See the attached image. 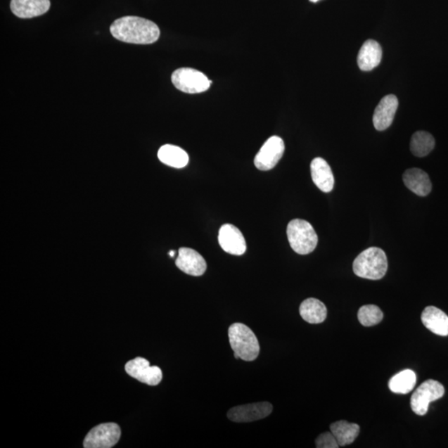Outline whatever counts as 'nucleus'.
I'll return each instance as SVG.
<instances>
[{
    "mask_svg": "<svg viewBox=\"0 0 448 448\" xmlns=\"http://www.w3.org/2000/svg\"><path fill=\"white\" fill-rule=\"evenodd\" d=\"M174 254H175V252H174V251H170V252H169V255L170 257H174Z\"/></svg>",
    "mask_w": 448,
    "mask_h": 448,
    "instance_id": "nucleus-26",
    "label": "nucleus"
},
{
    "mask_svg": "<svg viewBox=\"0 0 448 448\" xmlns=\"http://www.w3.org/2000/svg\"><path fill=\"white\" fill-rule=\"evenodd\" d=\"M422 322L433 333L440 336L448 335V316L445 312L435 307H428L422 313Z\"/></svg>",
    "mask_w": 448,
    "mask_h": 448,
    "instance_id": "nucleus-18",
    "label": "nucleus"
},
{
    "mask_svg": "<svg viewBox=\"0 0 448 448\" xmlns=\"http://www.w3.org/2000/svg\"><path fill=\"white\" fill-rule=\"evenodd\" d=\"M288 241L293 250L301 255L315 250L318 237L315 229L310 223L303 219H293L290 222L286 229Z\"/></svg>",
    "mask_w": 448,
    "mask_h": 448,
    "instance_id": "nucleus-4",
    "label": "nucleus"
},
{
    "mask_svg": "<svg viewBox=\"0 0 448 448\" xmlns=\"http://www.w3.org/2000/svg\"><path fill=\"white\" fill-rule=\"evenodd\" d=\"M300 315L310 324H320L326 319L327 309L318 299L308 298L300 306Z\"/></svg>",
    "mask_w": 448,
    "mask_h": 448,
    "instance_id": "nucleus-19",
    "label": "nucleus"
},
{
    "mask_svg": "<svg viewBox=\"0 0 448 448\" xmlns=\"http://www.w3.org/2000/svg\"><path fill=\"white\" fill-rule=\"evenodd\" d=\"M316 447L317 448H338L340 446L335 436L331 432L321 434L316 438Z\"/></svg>",
    "mask_w": 448,
    "mask_h": 448,
    "instance_id": "nucleus-25",
    "label": "nucleus"
},
{
    "mask_svg": "<svg viewBox=\"0 0 448 448\" xmlns=\"http://www.w3.org/2000/svg\"><path fill=\"white\" fill-rule=\"evenodd\" d=\"M310 1L312 3H316L318 1H320V0H310Z\"/></svg>",
    "mask_w": 448,
    "mask_h": 448,
    "instance_id": "nucleus-27",
    "label": "nucleus"
},
{
    "mask_svg": "<svg viewBox=\"0 0 448 448\" xmlns=\"http://www.w3.org/2000/svg\"><path fill=\"white\" fill-rule=\"evenodd\" d=\"M435 147V140L427 132H415L411 139L410 150L417 157H424L431 153Z\"/></svg>",
    "mask_w": 448,
    "mask_h": 448,
    "instance_id": "nucleus-23",
    "label": "nucleus"
},
{
    "mask_svg": "<svg viewBox=\"0 0 448 448\" xmlns=\"http://www.w3.org/2000/svg\"><path fill=\"white\" fill-rule=\"evenodd\" d=\"M219 243L224 251L232 255L241 256L246 252L247 245L241 231L233 224L222 226Z\"/></svg>",
    "mask_w": 448,
    "mask_h": 448,
    "instance_id": "nucleus-11",
    "label": "nucleus"
},
{
    "mask_svg": "<svg viewBox=\"0 0 448 448\" xmlns=\"http://www.w3.org/2000/svg\"><path fill=\"white\" fill-rule=\"evenodd\" d=\"M172 81L178 90L188 94L206 91L212 83L204 73L188 68L175 70L172 74Z\"/></svg>",
    "mask_w": 448,
    "mask_h": 448,
    "instance_id": "nucleus-5",
    "label": "nucleus"
},
{
    "mask_svg": "<svg viewBox=\"0 0 448 448\" xmlns=\"http://www.w3.org/2000/svg\"><path fill=\"white\" fill-rule=\"evenodd\" d=\"M403 180L406 187L420 197L428 196L432 191L430 178L422 169L414 168L406 170Z\"/></svg>",
    "mask_w": 448,
    "mask_h": 448,
    "instance_id": "nucleus-17",
    "label": "nucleus"
},
{
    "mask_svg": "<svg viewBox=\"0 0 448 448\" xmlns=\"http://www.w3.org/2000/svg\"><path fill=\"white\" fill-rule=\"evenodd\" d=\"M158 158L161 162L174 168H184L188 163V155L179 146L165 145L158 151Z\"/></svg>",
    "mask_w": 448,
    "mask_h": 448,
    "instance_id": "nucleus-20",
    "label": "nucleus"
},
{
    "mask_svg": "<svg viewBox=\"0 0 448 448\" xmlns=\"http://www.w3.org/2000/svg\"><path fill=\"white\" fill-rule=\"evenodd\" d=\"M50 0H11L13 15L20 18H32L44 15L49 11Z\"/></svg>",
    "mask_w": 448,
    "mask_h": 448,
    "instance_id": "nucleus-14",
    "label": "nucleus"
},
{
    "mask_svg": "<svg viewBox=\"0 0 448 448\" xmlns=\"http://www.w3.org/2000/svg\"><path fill=\"white\" fill-rule=\"evenodd\" d=\"M179 269L184 274L200 276L205 274L207 269V263L205 258L193 249L188 248H179V255L175 261Z\"/></svg>",
    "mask_w": 448,
    "mask_h": 448,
    "instance_id": "nucleus-12",
    "label": "nucleus"
},
{
    "mask_svg": "<svg viewBox=\"0 0 448 448\" xmlns=\"http://www.w3.org/2000/svg\"><path fill=\"white\" fill-rule=\"evenodd\" d=\"M388 260L385 251L378 248H369L355 258L353 263L354 274L361 279L380 280L385 276Z\"/></svg>",
    "mask_w": 448,
    "mask_h": 448,
    "instance_id": "nucleus-2",
    "label": "nucleus"
},
{
    "mask_svg": "<svg viewBox=\"0 0 448 448\" xmlns=\"http://www.w3.org/2000/svg\"><path fill=\"white\" fill-rule=\"evenodd\" d=\"M127 373L136 380L151 386H155L162 380L163 373L157 366H151L144 358L137 357L130 360L124 366Z\"/></svg>",
    "mask_w": 448,
    "mask_h": 448,
    "instance_id": "nucleus-9",
    "label": "nucleus"
},
{
    "mask_svg": "<svg viewBox=\"0 0 448 448\" xmlns=\"http://www.w3.org/2000/svg\"><path fill=\"white\" fill-rule=\"evenodd\" d=\"M330 428L340 447L351 444L357 440L359 433L358 424L348 423L344 420L331 424Z\"/></svg>",
    "mask_w": 448,
    "mask_h": 448,
    "instance_id": "nucleus-21",
    "label": "nucleus"
},
{
    "mask_svg": "<svg viewBox=\"0 0 448 448\" xmlns=\"http://www.w3.org/2000/svg\"><path fill=\"white\" fill-rule=\"evenodd\" d=\"M445 394L441 383L428 380L420 385L411 397L410 404L414 412L419 416L428 413L429 404L442 398Z\"/></svg>",
    "mask_w": 448,
    "mask_h": 448,
    "instance_id": "nucleus-6",
    "label": "nucleus"
},
{
    "mask_svg": "<svg viewBox=\"0 0 448 448\" xmlns=\"http://www.w3.org/2000/svg\"><path fill=\"white\" fill-rule=\"evenodd\" d=\"M115 39L133 44H151L159 39L160 31L154 22L136 16H124L110 27Z\"/></svg>",
    "mask_w": 448,
    "mask_h": 448,
    "instance_id": "nucleus-1",
    "label": "nucleus"
},
{
    "mask_svg": "<svg viewBox=\"0 0 448 448\" xmlns=\"http://www.w3.org/2000/svg\"><path fill=\"white\" fill-rule=\"evenodd\" d=\"M284 151L285 144L283 139L276 136H271L255 156L254 165L262 172L274 169L283 157Z\"/></svg>",
    "mask_w": 448,
    "mask_h": 448,
    "instance_id": "nucleus-8",
    "label": "nucleus"
},
{
    "mask_svg": "<svg viewBox=\"0 0 448 448\" xmlns=\"http://www.w3.org/2000/svg\"><path fill=\"white\" fill-rule=\"evenodd\" d=\"M382 54V48L378 41L372 39L364 41L357 58L360 70L369 72L380 65Z\"/></svg>",
    "mask_w": 448,
    "mask_h": 448,
    "instance_id": "nucleus-16",
    "label": "nucleus"
},
{
    "mask_svg": "<svg viewBox=\"0 0 448 448\" xmlns=\"http://www.w3.org/2000/svg\"><path fill=\"white\" fill-rule=\"evenodd\" d=\"M121 428L117 423H109L98 425L91 429L85 437V448H110L118 442L121 437Z\"/></svg>",
    "mask_w": 448,
    "mask_h": 448,
    "instance_id": "nucleus-7",
    "label": "nucleus"
},
{
    "mask_svg": "<svg viewBox=\"0 0 448 448\" xmlns=\"http://www.w3.org/2000/svg\"><path fill=\"white\" fill-rule=\"evenodd\" d=\"M311 173L314 184L322 192L332 191L335 184L334 175L329 164L324 159L317 157L312 161Z\"/></svg>",
    "mask_w": 448,
    "mask_h": 448,
    "instance_id": "nucleus-15",
    "label": "nucleus"
},
{
    "mask_svg": "<svg viewBox=\"0 0 448 448\" xmlns=\"http://www.w3.org/2000/svg\"><path fill=\"white\" fill-rule=\"evenodd\" d=\"M231 348L245 361H253L258 357L260 345L255 334L246 325L234 323L229 329Z\"/></svg>",
    "mask_w": 448,
    "mask_h": 448,
    "instance_id": "nucleus-3",
    "label": "nucleus"
},
{
    "mask_svg": "<svg viewBox=\"0 0 448 448\" xmlns=\"http://www.w3.org/2000/svg\"><path fill=\"white\" fill-rule=\"evenodd\" d=\"M416 382V373L411 369H405L390 378L389 388L395 394L407 395L414 390Z\"/></svg>",
    "mask_w": 448,
    "mask_h": 448,
    "instance_id": "nucleus-22",
    "label": "nucleus"
},
{
    "mask_svg": "<svg viewBox=\"0 0 448 448\" xmlns=\"http://www.w3.org/2000/svg\"><path fill=\"white\" fill-rule=\"evenodd\" d=\"M272 409L269 402L240 405L229 410L228 418L235 423H251L267 418Z\"/></svg>",
    "mask_w": 448,
    "mask_h": 448,
    "instance_id": "nucleus-10",
    "label": "nucleus"
},
{
    "mask_svg": "<svg viewBox=\"0 0 448 448\" xmlns=\"http://www.w3.org/2000/svg\"><path fill=\"white\" fill-rule=\"evenodd\" d=\"M398 108L399 100L395 95H387L382 98L373 117V126L377 131H385L391 126Z\"/></svg>",
    "mask_w": 448,
    "mask_h": 448,
    "instance_id": "nucleus-13",
    "label": "nucleus"
},
{
    "mask_svg": "<svg viewBox=\"0 0 448 448\" xmlns=\"http://www.w3.org/2000/svg\"><path fill=\"white\" fill-rule=\"evenodd\" d=\"M383 314L380 307L376 305H366L360 307L358 312V319L360 324L364 326H373L380 323Z\"/></svg>",
    "mask_w": 448,
    "mask_h": 448,
    "instance_id": "nucleus-24",
    "label": "nucleus"
}]
</instances>
